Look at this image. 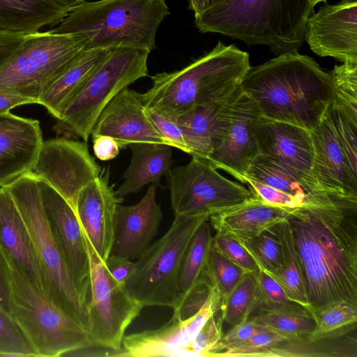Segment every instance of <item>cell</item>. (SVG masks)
Segmentation results:
<instances>
[{
    "label": "cell",
    "instance_id": "obj_50",
    "mask_svg": "<svg viewBox=\"0 0 357 357\" xmlns=\"http://www.w3.org/2000/svg\"><path fill=\"white\" fill-rule=\"evenodd\" d=\"M12 306L11 268L0 250V309L11 317Z\"/></svg>",
    "mask_w": 357,
    "mask_h": 357
},
{
    "label": "cell",
    "instance_id": "obj_3",
    "mask_svg": "<svg viewBox=\"0 0 357 357\" xmlns=\"http://www.w3.org/2000/svg\"><path fill=\"white\" fill-rule=\"evenodd\" d=\"M250 68L246 52L219 41L183 68L151 76L152 86L141 99L145 108L176 118L232 93Z\"/></svg>",
    "mask_w": 357,
    "mask_h": 357
},
{
    "label": "cell",
    "instance_id": "obj_10",
    "mask_svg": "<svg viewBox=\"0 0 357 357\" xmlns=\"http://www.w3.org/2000/svg\"><path fill=\"white\" fill-rule=\"evenodd\" d=\"M78 34L51 30L27 34L0 66V89L37 100L44 88L84 49Z\"/></svg>",
    "mask_w": 357,
    "mask_h": 357
},
{
    "label": "cell",
    "instance_id": "obj_34",
    "mask_svg": "<svg viewBox=\"0 0 357 357\" xmlns=\"http://www.w3.org/2000/svg\"><path fill=\"white\" fill-rule=\"evenodd\" d=\"M251 319L285 337L287 340L307 336L316 326L314 316L302 306L277 312H260Z\"/></svg>",
    "mask_w": 357,
    "mask_h": 357
},
{
    "label": "cell",
    "instance_id": "obj_56",
    "mask_svg": "<svg viewBox=\"0 0 357 357\" xmlns=\"http://www.w3.org/2000/svg\"><path fill=\"white\" fill-rule=\"evenodd\" d=\"M310 6L314 8L317 3L320 2H325L326 3L327 0H307Z\"/></svg>",
    "mask_w": 357,
    "mask_h": 357
},
{
    "label": "cell",
    "instance_id": "obj_31",
    "mask_svg": "<svg viewBox=\"0 0 357 357\" xmlns=\"http://www.w3.org/2000/svg\"><path fill=\"white\" fill-rule=\"evenodd\" d=\"M296 199L301 204L321 191L313 189L295 169L271 157L258 155L245 176Z\"/></svg>",
    "mask_w": 357,
    "mask_h": 357
},
{
    "label": "cell",
    "instance_id": "obj_26",
    "mask_svg": "<svg viewBox=\"0 0 357 357\" xmlns=\"http://www.w3.org/2000/svg\"><path fill=\"white\" fill-rule=\"evenodd\" d=\"M291 210L268 204L253 194L243 202L209 216L208 221L215 232L242 244L285 220Z\"/></svg>",
    "mask_w": 357,
    "mask_h": 357
},
{
    "label": "cell",
    "instance_id": "obj_29",
    "mask_svg": "<svg viewBox=\"0 0 357 357\" xmlns=\"http://www.w3.org/2000/svg\"><path fill=\"white\" fill-rule=\"evenodd\" d=\"M107 50L83 49L43 90L38 104L57 119L66 105L105 56Z\"/></svg>",
    "mask_w": 357,
    "mask_h": 357
},
{
    "label": "cell",
    "instance_id": "obj_22",
    "mask_svg": "<svg viewBox=\"0 0 357 357\" xmlns=\"http://www.w3.org/2000/svg\"><path fill=\"white\" fill-rule=\"evenodd\" d=\"M43 142L38 121L0 116V187L31 172Z\"/></svg>",
    "mask_w": 357,
    "mask_h": 357
},
{
    "label": "cell",
    "instance_id": "obj_42",
    "mask_svg": "<svg viewBox=\"0 0 357 357\" xmlns=\"http://www.w3.org/2000/svg\"><path fill=\"white\" fill-rule=\"evenodd\" d=\"M0 356H36L13 319L1 309Z\"/></svg>",
    "mask_w": 357,
    "mask_h": 357
},
{
    "label": "cell",
    "instance_id": "obj_32",
    "mask_svg": "<svg viewBox=\"0 0 357 357\" xmlns=\"http://www.w3.org/2000/svg\"><path fill=\"white\" fill-rule=\"evenodd\" d=\"M276 227L281 244L282 266L275 273L269 275L278 282L289 299L309 311L304 278L291 227L287 218Z\"/></svg>",
    "mask_w": 357,
    "mask_h": 357
},
{
    "label": "cell",
    "instance_id": "obj_28",
    "mask_svg": "<svg viewBox=\"0 0 357 357\" xmlns=\"http://www.w3.org/2000/svg\"><path fill=\"white\" fill-rule=\"evenodd\" d=\"M128 146L132 152L130 163L123 174L122 183L115 191L121 198L137 192L147 184L160 185L162 176L167 175L172 169V146L149 142Z\"/></svg>",
    "mask_w": 357,
    "mask_h": 357
},
{
    "label": "cell",
    "instance_id": "obj_35",
    "mask_svg": "<svg viewBox=\"0 0 357 357\" xmlns=\"http://www.w3.org/2000/svg\"><path fill=\"white\" fill-rule=\"evenodd\" d=\"M258 291L254 274L247 273L221 304L224 321L231 327L248 320L257 308Z\"/></svg>",
    "mask_w": 357,
    "mask_h": 357
},
{
    "label": "cell",
    "instance_id": "obj_48",
    "mask_svg": "<svg viewBox=\"0 0 357 357\" xmlns=\"http://www.w3.org/2000/svg\"><path fill=\"white\" fill-rule=\"evenodd\" d=\"M266 329L267 328L257 324L251 318L232 326L222 336L212 356H217L219 353L246 341L255 333Z\"/></svg>",
    "mask_w": 357,
    "mask_h": 357
},
{
    "label": "cell",
    "instance_id": "obj_40",
    "mask_svg": "<svg viewBox=\"0 0 357 357\" xmlns=\"http://www.w3.org/2000/svg\"><path fill=\"white\" fill-rule=\"evenodd\" d=\"M316 326L307 336L313 339L333 332L357 321V306L340 302L324 309L314 315Z\"/></svg>",
    "mask_w": 357,
    "mask_h": 357
},
{
    "label": "cell",
    "instance_id": "obj_2",
    "mask_svg": "<svg viewBox=\"0 0 357 357\" xmlns=\"http://www.w3.org/2000/svg\"><path fill=\"white\" fill-rule=\"evenodd\" d=\"M241 87L264 117L310 131L319 123L333 97L330 73L298 51L251 67Z\"/></svg>",
    "mask_w": 357,
    "mask_h": 357
},
{
    "label": "cell",
    "instance_id": "obj_30",
    "mask_svg": "<svg viewBox=\"0 0 357 357\" xmlns=\"http://www.w3.org/2000/svg\"><path fill=\"white\" fill-rule=\"evenodd\" d=\"M356 328L354 323L313 339L284 340L270 349L268 356L357 357Z\"/></svg>",
    "mask_w": 357,
    "mask_h": 357
},
{
    "label": "cell",
    "instance_id": "obj_52",
    "mask_svg": "<svg viewBox=\"0 0 357 357\" xmlns=\"http://www.w3.org/2000/svg\"><path fill=\"white\" fill-rule=\"evenodd\" d=\"M93 141L94 154L100 160H112L119 153L118 144L109 136L99 135L93 138Z\"/></svg>",
    "mask_w": 357,
    "mask_h": 357
},
{
    "label": "cell",
    "instance_id": "obj_13",
    "mask_svg": "<svg viewBox=\"0 0 357 357\" xmlns=\"http://www.w3.org/2000/svg\"><path fill=\"white\" fill-rule=\"evenodd\" d=\"M101 172L85 142L60 137L43 142L30 172L54 189L76 212L80 191Z\"/></svg>",
    "mask_w": 357,
    "mask_h": 357
},
{
    "label": "cell",
    "instance_id": "obj_4",
    "mask_svg": "<svg viewBox=\"0 0 357 357\" xmlns=\"http://www.w3.org/2000/svg\"><path fill=\"white\" fill-rule=\"evenodd\" d=\"M312 12L307 0H225L195 15V25L202 33H221L248 46L266 45L278 55L301 47Z\"/></svg>",
    "mask_w": 357,
    "mask_h": 357
},
{
    "label": "cell",
    "instance_id": "obj_54",
    "mask_svg": "<svg viewBox=\"0 0 357 357\" xmlns=\"http://www.w3.org/2000/svg\"><path fill=\"white\" fill-rule=\"evenodd\" d=\"M27 104H37V100L0 89V116L10 113L15 107Z\"/></svg>",
    "mask_w": 357,
    "mask_h": 357
},
{
    "label": "cell",
    "instance_id": "obj_15",
    "mask_svg": "<svg viewBox=\"0 0 357 357\" xmlns=\"http://www.w3.org/2000/svg\"><path fill=\"white\" fill-rule=\"evenodd\" d=\"M261 116L257 105L240 85L231 100L226 135L206 160L245 183L250 165L259 155L255 128Z\"/></svg>",
    "mask_w": 357,
    "mask_h": 357
},
{
    "label": "cell",
    "instance_id": "obj_7",
    "mask_svg": "<svg viewBox=\"0 0 357 357\" xmlns=\"http://www.w3.org/2000/svg\"><path fill=\"white\" fill-rule=\"evenodd\" d=\"M149 52L109 50L68 100L53 129L57 135L86 142L100 112L123 89L149 75Z\"/></svg>",
    "mask_w": 357,
    "mask_h": 357
},
{
    "label": "cell",
    "instance_id": "obj_12",
    "mask_svg": "<svg viewBox=\"0 0 357 357\" xmlns=\"http://www.w3.org/2000/svg\"><path fill=\"white\" fill-rule=\"evenodd\" d=\"M84 234L90 262L89 333L96 347L116 352V356L121 350L126 330L139 315L143 307L125 286L112 278L105 261Z\"/></svg>",
    "mask_w": 357,
    "mask_h": 357
},
{
    "label": "cell",
    "instance_id": "obj_25",
    "mask_svg": "<svg viewBox=\"0 0 357 357\" xmlns=\"http://www.w3.org/2000/svg\"><path fill=\"white\" fill-rule=\"evenodd\" d=\"M236 90L222 99L195 107L176 118L190 155L206 160L222 142L227 130L230 102Z\"/></svg>",
    "mask_w": 357,
    "mask_h": 357
},
{
    "label": "cell",
    "instance_id": "obj_53",
    "mask_svg": "<svg viewBox=\"0 0 357 357\" xmlns=\"http://www.w3.org/2000/svg\"><path fill=\"white\" fill-rule=\"evenodd\" d=\"M26 35L0 30V66L24 40Z\"/></svg>",
    "mask_w": 357,
    "mask_h": 357
},
{
    "label": "cell",
    "instance_id": "obj_19",
    "mask_svg": "<svg viewBox=\"0 0 357 357\" xmlns=\"http://www.w3.org/2000/svg\"><path fill=\"white\" fill-rule=\"evenodd\" d=\"M92 139L99 135L113 138L120 149L139 142L169 145L148 116L139 93L123 89L100 112L91 130Z\"/></svg>",
    "mask_w": 357,
    "mask_h": 357
},
{
    "label": "cell",
    "instance_id": "obj_9",
    "mask_svg": "<svg viewBox=\"0 0 357 357\" xmlns=\"http://www.w3.org/2000/svg\"><path fill=\"white\" fill-rule=\"evenodd\" d=\"M209 216H174L168 231L137 259L125 287L143 307L174 308L181 296L178 275L185 250L199 226Z\"/></svg>",
    "mask_w": 357,
    "mask_h": 357
},
{
    "label": "cell",
    "instance_id": "obj_20",
    "mask_svg": "<svg viewBox=\"0 0 357 357\" xmlns=\"http://www.w3.org/2000/svg\"><path fill=\"white\" fill-rule=\"evenodd\" d=\"M122 198L109 183L108 169L102 170L80 191L76 213L81 227L100 258L105 261L110 254L116 206Z\"/></svg>",
    "mask_w": 357,
    "mask_h": 357
},
{
    "label": "cell",
    "instance_id": "obj_37",
    "mask_svg": "<svg viewBox=\"0 0 357 357\" xmlns=\"http://www.w3.org/2000/svg\"><path fill=\"white\" fill-rule=\"evenodd\" d=\"M205 273L217 289L221 304L248 273L243 268L215 250H210Z\"/></svg>",
    "mask_w": 357,
    "mask_h": 357
},
{
    "label": "cell",
    "instance_id": "obj_33",
    "mask_svg": "<svg viewBox=\"0 0 357 357\" xmlns=\"http://www.w3.org/2000/svg\"><path fill=\"white\" fill-rule=\"evenodd\" d=\"M212 227L206 220L190 241L183 256L178 275L180 294L187 292L203 275L212 247Z\"/></svg>",
    "mask_w": 357,
    "mask_h": 357
},
{
    "label": "cell",
    "instance_id": "obj_23",
    "mask_svg": "<svg viewBox=\"0 0 357 357\" xmlns=\"http://www.w3.org/2000/svg\"><path fill=\"white\" fill-rule=\"evenodd\" d=\"M255 135L259 154L275 158L295 169L314 189L310 181L314 158L310 130L261 116L256 125Z\"/></svg>",
    "mask_w": 357,
    "mask_h": 357
},
{
    "label": "cell",
    "instance_id": "obj_45",
    "mask_svg": "<svg viewBox=\"0 0 357 357\" xmlns=\"http://www.w3.org/2000/svg\"><path fill=\"white\" fill-rule=\"evenodd\" d=\"M212 286L204 271L195 284L187 292L181 294L169 321L185 319L195 314L204 304Z\"/></svg>",
    "mask_w": 357,
    "mask_h": 357
},
{
    "label": "cell",
    "instance_id": "obj_36",
    "mask_svg": "<svg viewBox=\"0 0 357 357\" xmlns=\"http://www.w3.org/2000/svg\"><path fill=\"white\" fill-rule=\"evenodd\" d=\"M333 97L331 103L357 124V63H342L329 72Z\"/></svg>",
    "mask_w": 357,
    "mask_h": 357
},
{
    "label": "cell",
    "instance_id": "obj_55",
    "mask_svg": "<svg viewBox=\"0 0 357 357\" xmlns=\"http://www.w3.org/2000/svg\"><path fill=\"white\" fill-rule=\"evenodd\" d=\"M225 1V0H188V8L192 10L195 15H197L219 5Z\"/></svg>",
    "mask_w": 357,
    "mask_h": 357
},
{
    "label": "cell",
    "instance_id": "obj_41",
    "mask_svg": "<svg viewBox=\"0 0 357 357\" xmlns=\"http://www.w3.org/2000/svg\"><path fill=\"white\" fill-rule=\"evenodd\" d=\"M328 109L338 143L350 168L357 174V124L332 103Z\"/></svg>",
    "mask_w": 357,
    "mask_h": 357
},
{
    "label": "cell",
    "instance_id": "obj_43",
    "mask_svg": "<svg viewBox=\"0 0 357 357\" xmlns=\"http://www.w3.org/2000/svg\"><path fill=\"white\" fill-rule=\"evenodd\" d=\"M223 322L219 310L206 321L190 342L189 356H212L222 337Z\"/></svg>",
    "mask_w": 357,
    "mask_h": 357
},
{
    "label": "cell",
    "instance_id": "obj_21",
    "mask_svg": "<svg viewBox=\"0 0 357 357\" xmlns=\"http://www.w3.org/2000/svg\"><path fill=\"white\" fill-rule=\"evenodd\" d=\"M155 191L156 188L152 184L137 204L117 205L109 255L133 261L151 245L162 218L161 208L155 199Z\"/></svg>",
    "mask_w": 357,
    "mask_h": 357
},
{
    "label": "cell",
    "instance_id": "obj_18",
    "mask_svg": "<svg viewBox=\"0 0 357 357\" xmlns=\"http://www.w3.org/2000/svg\"><path fill=\"white\" fill-rule=\"evenodd\" d=\"M310 134L314 158L310 181L313 188L332 196L357 197V174L338 143L328 107Z\"/></svg>",
    "mask_w": 357,
    "mask_h": 357
},
{
    "label": "cell",
    "instance_id": "obj_6",
    "mask_svg": "<svg viewBox=\"0 0 357 357\" xmlns=\"http://www.w3.org/2000/svg\"><path fill=\"white\" fill-rule=\"evenodd\" d=\"M29 231L42 279L43 291L64 313L89 332L88 302L75 289L52 234L41 203L38 178L31 172L4 185Z\"/></svg>",
    "mask_w": 357,
    "mask_h": 357
},
{
    "label": "cell",
    "instance_id": "obj_39",
    "mask_svg": "<svg viewBox=\"0 0 357 357\" xmlns=\"http://www.w3.org/2000/svg\"><path fill=\"white\" fill-rule=\"evenodd\" d=\"M254 275L258 291L257 307L260 312H277L301 306L289 299L278 282L265 271L259 268Z\"/></svg>",
    "mask_w": 357,
    "mask_h": 357
},
{
    "label": "cell",
    "instance_id": "obj_49",
    "mask_svg": "<svg viewBox=\"0 0 357 357\" xmlns=\"http://www.w3.org/2000/svg\"><path fill=\"white\" fill-rule=\"evenodd\" d=\"M245 183L254 195L268 204L289 208L301 205L294 197L260 182L246 178Z\"/></svg>",
    "mask_w": 357,
    "mask_h": 357
},
{
    "label": "cell",
    "instance_id": "obj_27",
    "mask_svg": "<svg viewBox=\"0 0 357 357\" xmlns=\"http://www.w3.org/2000/svg\"><path fill=\"white\" fill-rule=\"evenodd\" d=\"M84 0H0V30L27 35L59 25Z\"/></svg>",
    "mask_w": 357,
    "mask_h": 357
},
{
    "label": "cell",
    "instance_id": "obj_14",
    "mask_svg": "<svg viewBox=\"0 0 357 357\" xmlns=\"http://www.w3.org/2000/svg\"><path fill=\"white\" fill-rule=\"evenodd\" d=\"M43 211L63 255L70 279L81 297L89 301L90 262L84 234L77 213L45 181L38 178Z\"/></svg>",
    "mask_w": 357,
    "mask_h": 357
},
{
    "label": "cell",
    "instance_id": "obj_38",
    "mask_svg": "<svg viewBox=\"0 0 357 357\" xmlns=\"http://www.w3.org/2000/svg\"><path fill=\"white\" fill-rule=\"evenodd\" d=\"M276 226L263 231L242 243L259 268L268 274L275 273L282 266L281 244Z\"/></svg>",
    "mask_w": 357,
    "mask_h": 357
},
{
    "label": "cell",
    "instance_id": "obj_51",
    "mask_svg": "<svg viewBox=\"0 0 357 357\" xmlns=\"http://www.w3.org/2000/svg\"><path fill=\"white\" fill-rule=\"evenodd\" d=\"M105 264L112 278L123 286L132 275L135 268V262L132 260L112 255L108 256Z\"/></svg>",
    "mask_w": 357,
    "mask_h": 357
},
{
    "label": "cell",
    "instance_id": "obj_5",
    "mask_svg": "<svg viewBox=\"0 0 357 357\" xmlns=\"http://www.w3.org/2000/svg\"><path fill=\"white\" fill-rule=\"evenodd\" d=\"M169 15L165 0L84 1L50 30L84 37L86 50L134 48L151 52L156 48L157 30Z\"/></svg>",
    "mask_w": 357,
    "mask_h": 357
},
{
    "label": "cell",
    "instance_id": "obj_17",
    "mask_svg": "<svg viewBox=\"0 0 357 357\" xmlns=\"http://www.w3.org/2000/svg\"><path fill=\"white\" fill-rule=\"evenodd\" d=\"M304 40L321 57L357 63V0L325 3L306 21Z\"/></svg>",
    "mask_w": 357,
    "mask_h": 357
},
{
    "label": "cell",
    "instance_id": "obj_11",
    "mask_svg": "<svg viewBox=\"0 0 357 357\" xmlns=\"http://www.w3.org/2000/svg\"><path fill=\"white\" fill-rule=\"evenodd\" d=\"M174 216H211L250 198L248 188L218 172L205 159L192 156L190 162L167 174Z\"/></svg>",
    "mask_w": 357,
    "mask_h": 357
},
{
    "label": "cell",
    "instance_id": "obj_44",
    "mask_svg": "<svg viewBox=\"0 0 357 357\" xmlns=\"http://www.w3.org/2000/svg\"><path fill=\"white\" fill-rule=\"evenodd\" d=\"M284 340H287L285 337L267 328L217 356L268 357L270 349Z\"/></svg>",
    "mask_w": 357,
    "mask_h": 357
},
{
    "label": "cell",
    "instance_id": "obj_47",
    "mask_svg": "<svg viewBox=\"0 0 357 357\" xmlns=\"http://www.w3.org/2000/svg\"><path fill=\"white\" fill-rule=\"evenodd\" d=\"M145 110L155 128L170 146L190 153L183 132L176 118L153 109L145 108Z\"/></svg>",
    "mask_w": 357,
    "mask_h": 357
},
{
    "label": "cell",
    "instance_id": "obj_16",
    "mask_svg": "<svg viewBox=\"0 0 357 357\" xmlns=\"http://www.w3.org/2000/svg\"><path fill=\"white\" fill-rule=\"evenodd\" d=\"M221 306L220 296L214 286L202 307L185 319L169 321L164 326L124 336L116 356H189L190 342L206 321Z\"/></svg>",
    "mask_w": 357,
    "mask_h": 357
},
{
    "label": "cell",
    "instance_id": "obj_1",
    "mask_svg": "<svg viewBox=\"0 0 357 357\" xmlns=\"http://www.w3.org/2000/svg\"><path fill=\"white\" fill-rule=\"evenodd\" d=\"M314 316L333 304L357 306V197L320 192L287 218Z\"/></svg>",
    "mask_w": 357,
    "mask_h": 357
},
{
    "label": "cell",
    "instance_id": "obj_24",
    "mask_svg": "<svg viewBox=\"0 0 357 357\" xmlns=\"http://www.w3.org/2000/svg\"><path fill=\"white\" fill-rule=\"evenodd\" d=\"M0 250L12 269L43 291L40 271L29 231L5 186L0 187Z\"/></svg>",
    "mask_w": 357,
    "mask_h": 357
},
{
    "label": "cell",
    "instance_id": "obj_46",
    "mask_svg": "<svg viewBox=\"0 0 357 357\" xmlns=\"http://www.w3.org/2000/svg\"><path fill=\"white\" fill-rule=\"evenodd\" d=\"M212 247L248 273L256 274L259 271V267L250 254L242 244L230 236L215 232Z\"/></svg>",
    "mask_w": 357,
    "mask_h": 357
},
{
    "label": "cell",
    "instance_id": "obj_8",
    "mask_svg": "<svg viewBox=\"0 0 357 357\" xmlns=\"http://www.w3.org/2000/svg\"><path fill=\"white\" fill-rule=\"evenodd\" d=\"M11 282V318L36 356H63L96 347L86 329L12 268Z\"/></svg>",
    "mask_w": 357,
    "mask_h": 357
}]
</instances>
